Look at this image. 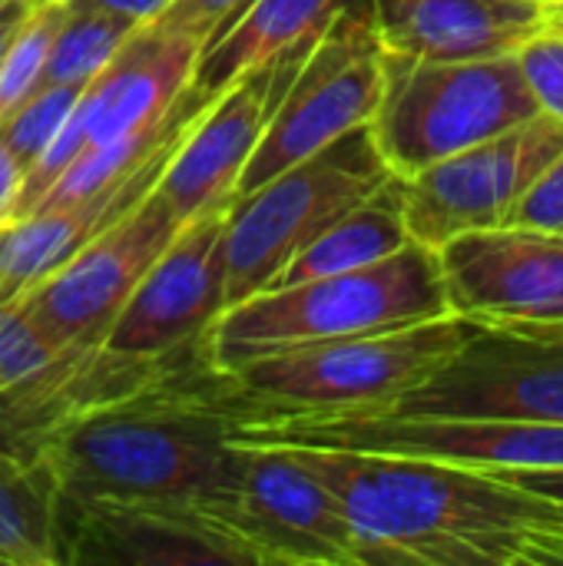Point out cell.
<instances>
[{
	"label": "cell",
	"mask_w": 563,
	"mask_h": 566,
	"mask_svg": "<svg viewBox=\"0 0 563 566\" xmlns=\"http://www.w3.org/2000/svg\"><path fill=\"white\" fill-rule=\"evenodd\" d=\"M475 322L441 315L421 325L319 342L216 371V388L242 421L378 415L441 368Z\"/></svg>",
	"instance_id": "obj_4"
},
{
	"label": "cell",
	"mask_w": 563,
	"mask_h": 566,
	"mask_svg": "<svg viewBox=\"0 0 563 566\" xmlns=\"http://www.w3.org/2000/svg\"><path fill=\"white\" fill-rule=\"evenodd\" d=\"M305 56L309 50H295L246 70L189 123L156 182V192L179 222H189L192 216L236 196L239 176Z\"/></svg>",
	"instance_id": "obj_16"
},
{
	"label": "cell",
	"mask_w": 563,
	"mask_h": 566,
	"mask_svg": "<svg viewBox=\"0 0 563 566\" xmlns=\"http://www.w3.org/2000/svg\"><path fill=\"white\" fill-rule=\"evenodd\" d=\"M338 497L358 566L563 564V501L441 461L285 444Z\"/></svg>",
	"instance_id": "obj_1"
},
{
	"label": "cell",
	"mask_w": 563,
	"mask_h": 566,
	"mask_svg": "<svg viewBox=\"0 0 563 566\" xmlns=\"http://www.w3.org/2000/svg\"><path fill=\"white\" fill-rule=\"evenodd\" d=\"M136 27L139 23H133L123 13L66 0V13L50 43L37 90L40 86H86Z\"/></svg>",
	"instance_id": "obj_23"
},
{
	"label": "cell",
	"mask_w": 563,
	"mask_h": 566,
	"mask_svg": "<svg viewBox=\"0 0 563 566\" xmlns=\"http://www.w3.org/2000/svg\"><path fill=\"white\" fill-rule=\"evenodd\" d=\"M232 199L179 226L113 318L103 342L110 352L136 358L206 355V335L226 312L222 235Z\"/></svg>",
	"instance_id": "obj_14"
},
{
	"label": "cell",
	"mask_w": 563,
	"mask_h": 566,
	"mask_svg": "<svg viewBox=\"0 0 563 566\" xmlns=\"http://www.w3.org/2000/svg\"><path fill=\"white\" fill-rule=\"evenodd\" d=\"M411 239H408L405 212H402V179L392 176L378 192H372L365 202H358L355 209L338 216L329 229H322L279 272L272 285H292V282H309L322 275L355 272V269H365L395 255Z\"/></svg>",
	"instance_id": "obj_21"
},
{
	"label": "cell",
	"mask_w": 563,
	"mask_h": 566,
	"mask_svg": "<svg viewBox=\"0 0 563 566\" xmlns=\"http://www.w3.org/2000/svg\"><path fill=\"white\" fill-rule=\"evenodd\" d=\"M66 345L46 335L20 305H13L0 318V391L13 388L50 358H56Z\"/></svg>",
	"instance_id": "obj_27"
},
{
	"label": "cell",
	"mask_w": 563,
	"mask_h": 566,
	"mask_svg": "<svg viewBox=\"0 0 563 566\" xmlns=\"http://www.w3.org/2000/svg\"><path fill=\"white\" fill-rule=\"evenodd\" d=\"M43 0H0V63H3L10 43L17 40V33L23 30V23L30 20V13Z\"/></svg>",
	"instance_id": "obj_30"
},
{
	"label": "cell",
	"mask_w": 563,
	"mask_h": 566,
	"mask_svg": "<svg viewBox=\"0 0 563 566\" xmlns=\"http://www.w3.org/2000/svg\"><path fill=\"white\" fill-rule=\"evenodd\" d=\"M20 179H23V169L17 166V159L0 143V222L13 219L17 196H20Z\"/></svg>",
	"instance_id": "obj_32"
},
{
	"label": "cell",
	"mask_w": 563,
	"mask_h": 566,
	"mask_svg": "<svg viewBox=\"0 0 563 566\" xmlns=\"http://www.w3.org/2000/svg\"><path fill=\"white\" fill-rule=\"evenodd\" d=\"M246 7H249V0H173L163 13L153 17V23L169 27V30H179V33L192 36L199 46H206Z\"/></svg>",
	"instance_id": "obj_28"
},
{
	"label": "cell",
	"mask_w": 563,
	"mask_h": 566,
	"mask_svg": "<svg viewBox=\"0 0 563 566\" xmlns=\"http://www.w3.org/2000/svg\"><path fill=\"white\" fill-rule=\"evenodd\" d=\"M60 488L33 454L0 448V566L56 564Z\"/></svg>",
	"instance_id": "obj_22"
},
{
	"label": "cell",
	"mask_w": 563,
	"mask_h": 566,
	"mask_svg": "<svg viewBox=\"0 0 563 566\" xmlns=\"http://www.w3.org/2000/svg\"><path fill=\"white\" fill-rule=\"evenodd\" d=\"M538 113L514 53L465 60L385 53L382 99L368 126L388 169L408 179Z\"/></svg>",
	"instance_id": "obj_5"
},
{
	"label": "cell",
	"mask_w": 563,
	"mask_h": 566,
	"mask_svg": "<svg viewBox=\"0 0 563 566\" xmlns=\"http://www.w3.org/2000/svg\"><path fill=\"white\" fill-rule=\"evenodd\" d=\"M63 13H66V0H43L23 23L17 40L10 43L0 63V116H7L23 96L37 90Z\"/></svg>",
	"instance_id": "obj_25"
},
{
	"label": "cell",
	"mask_w": 563,
	"mask_h": 566,
	"mask_svg": "<svg viewBox=\"0 0 563 566\" xmlns=\"http://www.w3.org/2000/svg\"><path fill=\"white\" fill-rule=\"evenodd\" d=\"M563 153V123L548 113L402 179L408 239L441 249L455 235L508 226L528 186Z\"/></svg>",
	"instance_id": "obj_10"
},
{
	"label": "cell",
	"mask_w": 563,
	"mask_h": 566,
	"mask_svg": "<svg viewBox=\"0 0 563 566\" xmlns=\"http://www.w3.org/2000/svg\"><path fill=\"white\" fill-rule=\"evenodd\" d=\"M236 441L402 454V458L441 461L484 474L563 468V424H534V421L421 418V415H342V418H272V421L239 418Z\"/></svg>",
	"instance_id": "obj_7"
},
{
	"label": "cell",
	"mask_w": 563,
	"mask_h": 566,
	"mask_svg": "<svg viewBox=\"0 0 563 566\" xmlns=\"http://www.w3.org/2000/svg\"><path fill=\"white\" fill-rule=\"evenodd\" d=\"M448 308L484 328L563 342V235L498 226L438 249Z\"/></svg>",
	"instance_id": "obj_12"
},
{
	"label": "cell",
	"mask_w": 563,
	"mask_h": 566,
	"mask_svg": "<svg viewBox=\"0 0 563 566\" xmlns=\"http://www.w3.org/2000/svg\"><path fill=\"white\" fill-rule=\"evenodd\" d=\"M236 424L209 368L63 424L33 458L63 497L189 507L212 521L242 481Z\"/></svg>",
	"instance_id": "obj_2"
},
{
	"label": "cell",
	"mask_w": 563,
	"mask_h": 566,
	"mask_svg": "<svg viewBox=\"0 0 563 566\" xmlns=\"http://www.w3.org/2000/svg\"><path fill=\"white\" fill-rule=\"evenodd\" d=\"M378 415L563 424V342L478 325L441 368Z\"/></svg>",
	"instance_id": "obj_13"
},
{
	"label": "cell",
	"mask_w": 563,
	"mask_h": 566,
	"mask_svg": "<svg viewBox=\"0 0 563 566\" xmlns=\"http://www.w3.org/2000/svg\"><path fill=\"white\" fill-rule=\"evenodd\" d=\"M199 53L202 46L192 36L153 20L139 23L110 63L80 90L50 149L23 172L13 219L27 216L83 149L113 143L163 119L189 86Z\"/></svg>",
	"instance_id": "obj_9"
},
{
	"label": "cell",
	"mask_w": 563,
	"mask_h": 566,
	"mask_svg": "<svg viewBox=\"0 0 563 566\" xmlns=\"http://www.w3.org/2000/svg\"><path fill=\"white\" fill-rule=\"evenodd\" d=\"M548 17H551V20H561V23H563V7H561V10H554V13H548Z\"/></svg>",
	"instance_id": "obj_35"
},
{
	"label": "cell",
	"mask_w": 563,
	"mask_h": 566,
	"mask_svg": "<svg viewBox=\"0 0 563 566\" xmlns=\"http://www.w3.org/2000/svg\"><path fill=\"white\" fill-rule=\"evenodd\" d=\"M56 564L256 566V557L229 531L189 507L76 501L60 494Z\"/></svg>",
	"instance_id": "obj_17"
},
{
	"label": "cell",
	"mask_w": 563,
	"mask_h": 566,
	"mask_svg": "<svg viewBox=\"0 0 563 566\" xmlns=\"http://www.w3.org/2000/svg\"><path fill=\"white\" fill-rule=\"evenodd\" d=\"M236 444L242 448V481L212 521L256 557V566H358L355 537L338 497L292 448Z\"/></svg>",
	"instance_id": "obj_11"
},
{
	"label": "cell",
	"mask_w": 563,
	"mask_h": 566,
	"mask_svg": "<svg viewBox=\"0 0 563 566\" xmlns=\"http://www.w3.org/2000/svg\"><path fill=\"white\" fill-rule=\"evenodd\" d=\"M508 226H528V229L563 235V153L528 186Z\"/></svg>",
	"instance_id": "obj_29"
},
{
	"label": "cell",
	"mask_w": 563,
	"mask_h": 566,
	"mask_svg": "<svg viewBox=\"0 0 563 566\" xmlns=\"http://www.w3.org/2000/svg\"><path fill=\"white\" fill-rule=\"evenodd\" d=\"M392 176L365 123L252 192L236 196L222 235L226 308L269 289L322 229L378 192Z\"/></svg>",
	"instance_id": "obj_6"
},
{
	"label": "cell",
	"mask_w": 563,
	"mask_h": 566,
	"mask_svg": "<svg viewBox=\"0 0 563 566\" xmlns=\"http://www.w3.org/2000/svg\"><path fill=\"white\" fill-rule=\"evenodd\" d=\"M441 315L451 308L438 252L408 242L375 265L272 285L229 305L206 335V361L212 371H232L265 355L395 332Z\"/></svg>",
	"instance_id": "obj_3"
},
{
	"label": "cell",
	"mask_w": 563,
	"mask_h": 566,
	"mask_svg": "<svg viewBox=\"0 0 563 566\" xmlns=\"http://www.w3.org/2000/svg\"><path fill=\"white\" fill-rule=\"evenodd\" d=\"M179 226L166 199L153 189L17 305L63 345H103L113 318Z\"/></svg>",
	"instance_id": "obj_15"
},
{
	"label": "cell",
	"mask_w": 563,
	"mask_h": 566,
	"mask_svg": "<svg viewBox=\"0 0 563 566\" xmlns=\"http://www.w3.org/2000/svg\"><path fill=\"white\" fill-rule=\"evenodd\" d=\"M83 86H40L0 116V143L27 172L56 139Z\"/></svg>",
	"instance_id": "obj_24"
},
{
	"label": "cell",
	"mask_w": 563,
	"mask_h": 566,
	"mask_svg": "<svg viewBox=\"0 0 563 566\" xmlns=\"http://www.w3.org/2000/svg\"><path fill=\"white\" fill-rule=\"evenodd\" d=\"M382 56L385 50L372 23V7L345 10L309 50L279 96L259 146L239 176L236 196L252 192L275 172L372 123L382 99Z\"/></svg>",
	"instance_id": "obj_8"
},
{
	"label": "cell",
	"mask_w": 563,
	"mask_h": 566,
	"mask_svg": "<svg viewBox=\"0 0 563 566\" xmlns=\"http://www.w3.org/2000/svg\"><path fill=\"white\" fill-rule=\"evenodd\" d=\"M385 53L465 60L514 53L551 17L528 0H368Z\"/></svg>",
	"instance_id": "obj_19"
},
{
	"label": "cell",
	"mask_w": 563,
	"mask_h": 566,
	"mask_svg": "<svg viewBox=\"0 0 563 566\" xmlns=\"http://www.w3.org/2000/svg\"><path fill=\"white\" fill-rule=\"evenodd\" d=\"M528 3H534V7H541V10H548V13H554V10H561L563 0H528Z\"/></svg>",
	"instance_id": "obj_34"
},
{
	"label": "cell",
	"mask_w": 563,
	"mask_h": 566,
	"mask_svg": "<svg viewBox=\"0 0 563 566\" xmlns=\"http://www.w3.org/2000/svg\"><path fill=\"white\" fill-rule=\"evenodd\" d=\"M173 149L159 153L133 179L106 186L80 202L33 209L20 219L0 222V308L17 305L30 289L66 265L90 239L136 209L156 189Z\"/></svg>",
	"instance_id": "obj_18"
},
{
	"label": "cell",
	"mask_w": 563,
	"mask_h": 566,
	"mask_svg": "<svg viewBox=\"0 0 563 566\" xmlns=\"http://www.w3.org/2000/svg\"><path fill=\"white\" fill-rule=\"evenodd\" d=\"M518 70L538 99V109L563 123V23L548 20L514 50Z\"/></svg>",
	"instance_id": "obj_26"
},
{
	"label": "cell",
	"mask_w": 563,
	"mask_h": 566,
	"mask_svg": "<svg viewBox=\"0 0 563 566\" xmlns=\"http://www.w3.org/2000/svg\"><path fill=\"white\" fill-rule=\"evenodd\" d=\"M494 474L511 481V484H521L528 491H538V494H548L554 501H563V468H557V471H494Z\"/></svg>",
	"instance_id": "obj_31"
},
{
	"label": "cell",
	"mask_w": 563,
	"mask_h": 566,
	"mask_svg": "<svg viewBox=\"0 0 563 566\" xmlns=\"http://www.w3.org/2000/svg\"><path fill=\"white\" fill-rule=\"evenodd\" d=\"M76 3L103 7V10H113V13L129 17L133 23H146V20H153L156 13H163L173 0H76Z\"/></svg>",
	"instance_id": "obj_33"
},
{
	"label": "cell",
	"mask_w": 563,
	"mask_h": 566,
	"mask_svg": "<svg viewBox=\"0 0 563 566\" xmlns=\"http://www.w3.org/2000/svg\"><path fill=\"white\" fill-rule=\"evenodd\" d=\"M368 0H249V7L202 46L189 86L212 99L246 70L295 50H312L329 27Z\"/></svg>",
	"instance_id": "obj_20"
}]
</instances>
